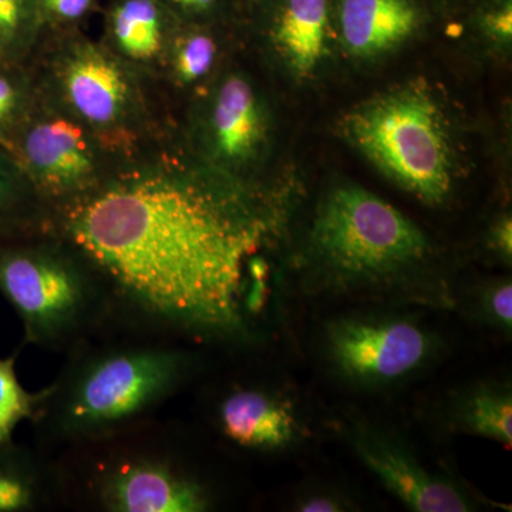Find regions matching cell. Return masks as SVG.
<instances>
[{"mask_svg": "<svg viewBox=\"0 0 512 512\" xmlns=\"http://www.w3.org/2000/svg\"><path fill=\"white\" fill-rule=\"evenodd\" d=\"M255 190L164 151L128 165L49 225L99 271L117 303L195 340H247L268 296L264 252L285 222Z\"/></svg>", "mask_w": 512, "mask_h": 512, "instance_id": "cell-1", "label": "cell"}, {"mask_svg": "<svg viewBox=\"0 0 512 512\" xmlns=\"http://www.w3.org/2000/svg\"><path fill=\"white\" fill-rule=\"evenodd\" d=\"M28 63L43 92L127 157L141 160L175 148L174 127L153 80L84 29L43 30Z\"/></svg>", "mask_w": 512, "mask_h": 512, "instance_id": "cell-2", "label": "cell"}, {"mask_svg": "<svg viewBox=\"0 0 512 512\" xmlns=\"http://www.w3.org/2000/svg\"><path fill=\"white\" fill-rule=\"evenodd\" d=\"M190 369V356L168 346L96 350L79 357L52 384L36 420L49 424L62 440L107 439L170 399Z\"/></svg>", "mask_w": 512, "mask_h": 512, "instance_id": "cell-3", "label": "cell"}, {"mask_svg": "<svg viewBox=\"0 0 512 512\" xmlns=\"http://www.w3.org/2000/svg\"><path fill=\"white\" fill-rule=\"evenodd\" d=\"M0 295L18 313L26 342L72 348L113 309L90 259L49 224L0 241Z\"/></svg>", "mask_w": 512, "mask_h": 512, "instance_id": "cell-4", "label": "cell"}, {"mask_svg": "<svg viewBox=\"0 0 512 512\" xmlns=\"http://www.w3.org/2000/svg\"><path fill=\"white\" fill-rule=\"evenodd\" d=\"M443 110L426 84L410 82L363 101L345 117L346 136L377 170L430 205L454 183V154Z\"/></svg>", "mask_w": 512, "mask_h": 512, "instance_id": "cell-5", "label": "cell"}, {"mask_svg": "<svg viewBox=\"0 0 512 512\" xmlns=\"http://www.w3.org/2000/svg\"><path fill=\"white\" fill-rule=\"evenodd\" d=\"M238 50L178 123L175 148L234 183L269 190L262 170L271 146V107L259 77L239 62Z\"/></svg>", "mask_w": 512, "mask_h": 512, "instance_id": "cell-6", "label": "cell"}, {"mask_svg": "<svg viewBox=\"0 0 512 512\" xmlns=\"http://www.w3.org/2000/svg\"><path fill=\"white\" fill-rule=\"evenodd\" d=\"M312 247L330 271L352 281H377L426 258L423 229L389 202L357 185H340L320 202Z\"/></svg>", "mask_w": 512, "mask_h": 512, "instance_id": "cell-7", "label": "cell"}, {"mask_svg": "<svg viewBox=\"0 0 512 512\" xmlns=\"http://www.w3.org/2000/svg\"><path fill=\"white\" fill-rule=\"evenodd\" d=\"M10 150L29 175L49 220L101 190L137 161L101 140L39 86L35 106Z\"/></svg>", "mask_w": 512, "mask_h": 512, "instance_id": "cell-8", "label": "cell"}, {"mask_svg": "<svg viewBox=\"0 0 512 512\" xmlns=\"http://www.w3.org/2000/svg\"><path fill=\"white\" fill-rule=\"evenodd\" d=\"M238 28L268 46L293 76L308 79L328 57L332 0H247Z\"/></svg>", "mask_w": 512, "mask_h": 512, "instance_id": "cell-9", "label": "cell"}, {"mask_svg": "<svg viewBox=\"0 0 512 512\" xmlns=\"http://www.w3.org/2000/svg\"><path fill=\"white\" fill-rule=\"evenodd\" d=\"M97 503L111 512H201L207 491L171 461L131 454L103 464L93 481Z\"/></svg>", "mask_w": 512, "mask_h": 512, "instance_id": "cell-10", "label": "cell"}, {"mask_svg": "<svg viewBox=\"0 0 512 512\" xmlns=\"http://www.w3.org/2000/svg\"><path fill=\"white\" fill-rule=\"evenodd\" d=\"M242 45L238 26L181 23L156 77L174 131Z\"/></svg>", "mask_w": 512, "mask_h": 512, "instance_id": "cell-11", "label": "cell"}, {"mask_svg": "<svg viewBox=\"0 0 512 512\" xmlns=\"http://www.w3.org/2000/svg\"><path fill=\"white\" fill-rule=\"evenodd\" d=\"M330 353L346 375L386 382L412 372L426 359L429 338L409 322H345L329 335Z\"/></svg>", "mask_w": 512, "mask_h": 512, "instance_id": "cell-12", "label": "cell"}, {"mask_svg": "<svg viewBox=\"0 0 512 512\" xmlns=\"http://www.w3.org/2000/svg\"><path fill=\"white\" fill-rule=\"evenodd\" d=\"M332 8L340 42L363 60L390 55L440 15L427 0H332Z\"/></svg>", "mask_w": 512, "mask_h": 512, "instance_id": "cell-13", "label": "cell"}, {"mask_svg": "<svg viewBox=\"0 0 512 512\" xmlns=\"http://www.w3.org/2000/svg\"><path fill=\"white\" fill-rule=\"evenodd\" d=\"M100 13L101 45L156 84L180 20L160 0H104Z\"/></svg>", "mask_w": 512, "mask_h": 512, "instance_id": "cell-14", "label": "cell"}, {"mask_svg": "<svg viewBox=\"0 0 512 512\" xmlns=\"http://www.w3.org/2000/svg\"><path fill=\"white\" fill-rule=\"evenodd\" d=\"M353 447L360 460L390 493L419 512H466L471 505L457 488L431 476L413 458L382 439L357 434Z\"/></svg>", "mask_w": 512, "mask_h": 512, "instance_id": "cell-15", "label": "cell"}, {"mask_svg": "<svg viewBox=\"0 0 512 512\" xmlns=\"http://www.w3.org/2000/svg\"><path fill=\"white\" fill-rule=\"evenodd\" d=\"M222 433L238 446L276 450L295 437V419L288 407L258 390H235L220 406Z\"/></svg>", "mask_w": 512, "mask_h": 512, "instance_id": "cell-16", "label": "cell"}, {"mask_svg": "<svg viewBox=\"0 0 512 512\" xmlns=\"http://www.w3.org/2000/svg\"><path fill=\"white\" fill-rule=\"evenodd\" d=\"M55 480L46 464L15 441L0 444V512H33L49 504Z\"/></svg>", "mask_w": 512, "mask_h": 512, "instance_id": "cell-17", "label": "cell"}, {"mask_svg": "<svg viewBox=\"0 0 512 512\" xmlns=\"http://www.w3.org/2000/svg\"><path fill=\"white\" fill-rule=\"evenodd\" d=\"M49 224V212L10 148L0 144V241L22 237Z\"/></svg>", "mask_w": 512, "mask_h": 512, "instance_id": "cell-18", "label": "cell"}, {"mask_svg": "<svg viewBox=\"0 0 512 512\" xmlns=\"http://www.w3.org/2000/svg\"><path fill=\"white\" fill-rule=\"evenodd\" d=\"M37 99L29 63L0 62V144L10 148Z\"/></svg>", "mask_w": 512, "mask_h": 512, "instance_id": "cell-19", "label": "cell"}, {"mask_svg": "<svg viewBox=\"0 0 512 512\" xmlns=\"http://www.w3.org/2000/svg\"><path fill=\"white\" fill-rule=\"evenodd\" d=\"M42 32L35 0H0V62L28 63Z\"/></svg>", "mask_w": 512, "mask_h": 512, "instance_id": "cell-20", "label": "cell"}, {"mask_svg": "<svg viewBox=\"0 0 512 512\" xmlns=\"http://www.w3.org/2000/svg\"><path fill=\"white\" fill-rule=\"evenodd\" d=\"M52 392V386L29 392L16 373V356L0 359V444L13 441V434L22 421L36 420Z\"/></svg>", "mask_w": 512, "mask_h": 512, "instance_id": "cell-21", "label": "cell"}, {"mask_svg": "<svg viewBox=\"0 0 512 512\" xmlns=\"http://www.w3.org/2000/svg\"><path fill=\"white\" fill-rule=\"evenodd\" d=\"M464 421L474 433L512 444V400L507 393H480L468 403Z\"/></svg>", "mask_w": 512, "mask_h": 512, "instance_id": "cell-22", "label": "cell"}, {"mask_svg": "<svg viewBox=\"0 0 512 512\" xmlns=\"http://www.w3.org/2000/svg\"><path fill=\"white\" fill-rule=\"evenodd\" d=\"M468 22L490 45L510 49L512 0H470L463 8Z\"/></svg>", "mask_w": 512, "mask_h": 512, "instance_id": "cell-23", "label": "cell"}, {"mask_svg": "<svg viewBox=\"0 0 512 512\" xmlns=\"http://www.w3.org/2000/svg\"><path fill=\"white\" fill-rule=\"evenodd\" d=\"M185 25L238 26L245 0H160Z\"/></svg>", "mask_w": 512, "mask_h": 512, "instance_id": "cell-24", "label": "cell"}, {"mask_svg": "<svg viewBox=\"0 0 512 512\" xmlns=\"http://www.w3.org/2000/svg\"><path fill=\"white\" fill-rule=\"evenodd\" d=\"M104 0H35L43 30L84 29Z\"/></svg>", "mask_w": 512, "mask_h": 512, "instance_id": "cell-25", "label": "cell"}, {"mask_svg": "<svg viewBox=\"0 0 512 512\" xmlns=\"http://www.w3.org/2000/svg\"><path fill=\"white\" fill-rule=\"evenodd\" d=\"M490 308L495 318L511 328L512 323V288L504 284L494 289L490 295Z\"/></svg>", "mask_w": 512, "mask_h": 512, "instance_id": "cell-26", "label": "cell"}, {"mask_svg": "<svg viewBox=\"0 0 512 512\" xmlns=\"http://www.w3.org/2000/svg\"><path fill=\"white\" fill-rule=\"evenodd\" d=\"M491 245L498 254L511 259L512 255V221L510 215L501 218L491 231Z\"/></svg>", "mask_w": 512, "mask_h": 512, "instance_id": "cell-27", "label": "cell"}, {"mask_svg": "<svg viewBox=\"0 0 512 512\" xmlns=\"http://www.w3.org/2000/svg\"><path fill=\"white\" fill-rule=\"evenodd\" d=\"M340 505L328 497H312L299 505V511L303 512H333L340 511Z\"/></svg>", "mask_w": 512, "mask_h": 512, "instance_id": "cell-28", "label": "cell"}, {"mask_svg": "<svg viewBox=\"0 0 512 512\" xmlns=\"http://www.w3.org/2000/svg\"><path fill=\"white\" fill-rule=\"evenodd\" d=\"M433 8L439 10L440 13L447 10L463 9L467 5L468 0H427Z\"/></svg>", "mask_w": 512, "mask_h": 512, "instance_id": "cell-29", "label": "cell"}, {"mask_svg": "<svg viewBox=\"0 0 512 512\" xmlns=\"http://www.w3.org/2000/svg\"><path fill=\"white\" fill-rule=\"evenodd\" d=\"M245 2H247V0H245Z\"/></svg>", "mask_w": 512, "mask_h": 512, "instance_id": "cell-30", "label": "cell"}]
</instances>
